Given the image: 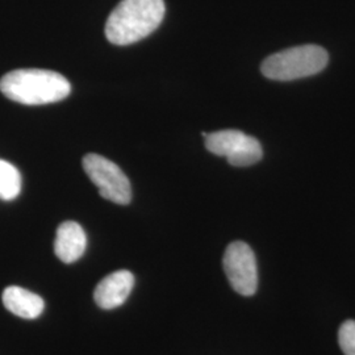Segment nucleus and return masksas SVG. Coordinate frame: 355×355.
I'll use <instances>...</instances> for the list:
<instances>
[{"label": "nucleus", "mask_w": 355, "mask_h": 355, "mask_svg": "<svg viewBox=\"0 0 355 355\" xmlns=\"http://www.w3.org/2000/svg\"><path fill=\"white\" fill-rule=\"evenodd\" d=\"M329 55L318 45H302L267 57L262 74L272 80H295L315 76L328 64Z\"/></svg>", "instance_id": "obj_3"}, {"label": "nucleus", "mask_w": 355, "mask_h": 355, "mask_svg": "<svg viewBox=\"0 0 355 355\" xmlns=\"http://www.w3.org/2000/svg\"><path fill=\"white\" fill-rule=\"evenodd\" d=\"M135 277L128 270H119L101 280L94 292L95 303L110 311L124 304L133 290Z\"/></svg>", "instance_id": "obj_7"}, {"label": "nucleus", "mask_w": 355, "mask_h": 355, "mask_svg": "<svg viewBox=\"0 0 355 355\" xmlns=\"http://www.w3.org/2000/svg\"><path fill=\"white\" fill-rule=\"evenodd\" d=\"M83 168L89 180L99 189L102 198L120 205L130 203V182L123 170L112 161L99 154L89 153L83 158Z\"/></svg>", "instance_id": "obj_4"}, {"label": "nucleus", "mask_w": 355, "mask_h": 355, "mask_svg": "<svg viewBox=\"0 0 355 355\" xmlns=\"http://www.w3.org/2000/svg\"><path fill=\"white\" fill-rule=\"evenodd\" d=\"M21 191V175L10 162L0 159V199L10 202Z\"/></svg>", "instance_id": "obj_10"}, {"label": "nucleus", "mask_w": 355, "mask_h": 355, "mask_svg": "<svg viewBox=\"0 0 355 355\" xmlns=\"http://www.w3.org/2000/svg\"><path fill=\"white\" fill-rule=\"evenodd\" d=\"M164 0H121L105 23L107 40L125 46L148 37L165 17Z\"/></svg>", "instance_id": "obj_1"}, {"label": "nucleus", "mask_w": 355, "mask_h": 355, "mask_svg": "<svg viewBox=\"0 0 355 355\" xmlns=\"http://www.w3.org/2000/svg\"><path fill=\"white\" fill-rule=\"evenodd\" d=\"M3 304L13 315L26 320L37 318L45 308L41 296L17 286L7 287L3 291Z\"/></svg>", "instance_id": "obj_9"}, {"label": "nucleus", "mask_w": 355, "mask_h": 355, "mask_svg": "<svg viewBox=\"0 0 355 355\" xmlns=\"http://www.w3.org/2000/svg\"><path fill=\"white\" fill-rule=\"evenodd\" d=\"M224 271L232 288L242 296H252L258 287L257 259L252 248L242 241L232 242L224 254Z\"/></svg>", "instance_id": "obj_6"}, {"label": "nucleus", "mask_w": 355, "mask_h": 355, "mask_svg": "<svg viewBox=\"0 0 355 355\" xmlns=\"http://www.w3.org/2000/svg\"><path fill=\"white\" fill-rule=\"evenodd\" d=\"M205 148L220 157H225L229 164L237 167H246L262 159V146L259 141L245 135L241 130L227 129L209 135L203 133Z\"/></svg>", "instance_id": "obj_5"}, {"label": "nucleus", "mask_w": 355, "mask_h": 355, "mask_svg": "<svg viewBox=\"0 0 355 355\" xmlns=\"http://www.w3.org/2000/svg\"><path fill=\"white\" fill-rule=\"evenodd\" d=\"M338 343L345 355H355V321H345L338 331Z\"/></svg>", "instance_id": "obj_11"}, {"label": "nucleus", "mask_w": 355, "mask_h": 355, "mask_svg": "<svg viewBox=\"0 0 355 355\" xmlns=\"http://www.w3.org/2000/svg\"><path fill=\"white\" fill-rule=\"evenodd\" d=\"M0 91L12 102L42 105L64 101L71 86L64 76L51 70L19 69L0 79Z\"/></svg>", "instance_id": "obj_2"}, {"label": "nucleus", "mask_w": 355, "mask_h": 355, "mask_svg": "<svg viewBox=\"0 0 355 355\" xmlns=\"http://www.w3.org/2000/svg\"><path fill=\"white\" fill-rule=\"evenodd\" d=\"M86 246V233L76 221H64L57 229L54 253L64 263H73L78 261L85 254Z\"/></svg>", "instance_id": "obj_8"}]
</instances>
